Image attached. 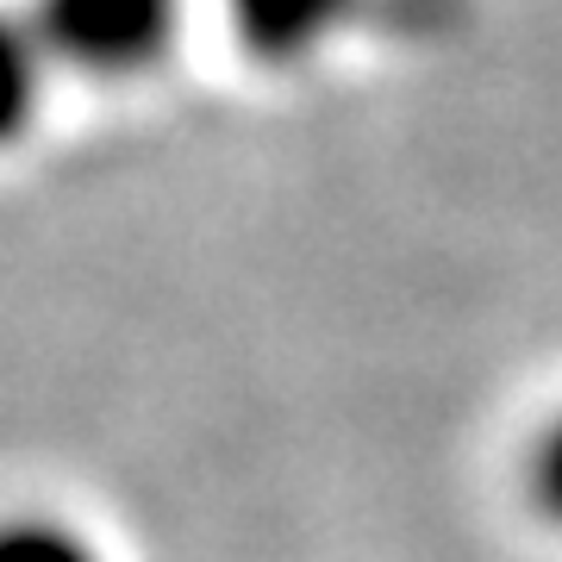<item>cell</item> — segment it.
<instances>
[{"mask_svg":"<svg viewBox=\"0 0 562 562\" xmlns=\"http://www.w3.org/2000/svg\"><path fill=\"white\" fill-rule=\"evenodd\" d=\"M225 7H232V32L257 63H306L357 20L419 38L457 32L475 0H225Z\"/></svg>","mask_w":562,"mask_h":562,"instance_id":"cell-1","label":"cell"},{"mask_svg":"<svg viewBox=\"0 0 562 562\" xmlns=\"http://www.w3.org/2000/svg\"><path fill=\"white\" fill-rule=\"evenodd\" d=\"M32 20H38L57 69L125 81L169 57L181 0H32Z\"/></svg>","mask_w":562,"mask_h":562,"instance_id":"cell-2","label":"cell"},{"mask_svg":"<svg viewBox=\"0 0 562 562\" xmlns=\"http://www.w3.org/2000/svg\"><path fill=\"white\" fill-rule=\"evenodd\" d=\"M57 57L44 44L32 7H0V144L32 132L44 94H50Z\"/></svg>","mask_w":562,"mask_h":562,"instance_id":"cell-3","label":"cell"},{"mask_svg":"<svg viewBox=\"0 0 562 562\" xmlns=\"http://www.w3.org/2000/svg\"><path fill=\"white\" fill-rule=\"evenodd\" d=\"M0 562H101V550L57 519H7L0 525Z\"/></svg>","mask_w":562,"mask_h":562,"instance_id":"cell-4","label":"cell"},{"mask_svg":"<svg viewBox=\"0 0 562 562\" xmlns=\"http://www.w3.org/2000/svg\"><path fill=\"white\" fill-rule=\"evenodd\" d=\"M531 494H538V506L562 525V419L538 438V457H531Z\"/></svg>","mask_w":562,"mask_h":562,"instance_id":"cell-5","label":"cell"}]
</instances>
